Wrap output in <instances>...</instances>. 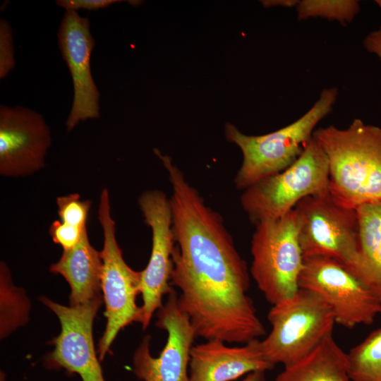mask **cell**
<instances>
[{"instance_id": "cell-1", "label": "cell", "mask_w": 381, "mask_h": 381, "mask_svg": "<svg viewBox=\"0 0 381 381\" xmlns=\"http://www.w3.org/2000/svg\"><path fill=\"white\" fill-rule=\"evenodd\" d=\"M172 187L176 244L170 284L197 337L246 344L266 334L248 295L250 277L220 214L208 207L168 155L159 157Z\"/></svg>"}, {"instance_id": "cell-2", "label": "cell", "mask_w": 381, "mask_h": 381, "mask_svg": "<svg viewBox=\"0 0 381 381\" xmlns=\"http://www.w3.org/2000/svg\"><path fill=\"white\" fill-rule=\"evenodd\" d=\"M313 137L325 152L329 190L342 205L356 209L381 202V128L354 119L344 129L315 130Z\"/></svg>"}, {"instance_id": "cell-3", "label": "cell", "mask_w": 381, "mask_h": 381, "mask_svg": "<svg viewBox=\"0 0 381 381\" xmlns=\"http://www.w3.org/2000/svg\"><path fill=\"white\" fill-rule=\"evenodd\" d=\"M337 96L336 87L324 88L318 100L301 118L262 135H245L227 123L226 138L239 147L243 154V162L234 179L236 187L245 190L292 165L312 138L316 126L332 111Z\"/></svg>"}, {"instance_id": "cell-4", "label": "cell", "mask_w": 381, "mask_h": 381, "mask_svg": "<svg viewBox=\"0 0 381 381\" xmlns=\"http://www.w3.org/2000/svg\"><path fill=\"white\" fill-rule=\"evenodd\" d=\"M294 210L303 258L332 259L358 278L360 246L356 210L338 202L329 189L304 198Z\"/></svg>"}, {"instance_id": "cell-5", "label": "cell", "mask_w": 381, "mask_h": 381, "mask_svg": "<svg viewBox=\"0 0 381 381\" xmlns=\"http://www.w3.org/2000/svg\"><path fill=\"white\" fill-rule=\"evenodd\" d=\"M272 326L261 341L267 360L284 367L301 360L332 334L336 324L330 307L317 294L299 289L291 298L272 306Z\"/></svg>"}, {"instance_id": "cell-6", "label": "cell", "mask_w": 381, "mask_h": 381, "mask_svg": "<svg viewBox=\"0 0 381 381\" xmlns=\"http://www.w3.org/2000/svg\"><path fill=\"white\" fill-rule=\"evenodd\" d=\"M250 252V273L267 302L274 306L296 293L304 258L294 210L258 222Z\"/></svg>"}, {"instance_id": "cell-7", "label": "cell", "mask_w": 381, "mask_h": 381, "mask_svg": "<svg viewBox=\"0 0 381 381\" xmlns=\"http://www.w3.org/2000/svg\"><path fill=\"white\" fill-rule=\"evenodd\" d=\"M328 189L327 157L312 137L292 165L245 189L241 195V204L250 221L256 224L262 220L282 217L304 198Z\"/></svg>"}, {"instance_id": "cell-8", "label": "cell", "mask_w": 381, "mask_h": 381, "mask_svg": "<svg viewBox=\"0 0 381 381\" xmlns=\"http://www.w3.org/2000/svg\"><path fill=\"white\" fill-rule=\"evenodd\" d=\"M98 219L104 235L101 252L102 271L101 289L105 303L107 325L97 353L102 361L109 352L119 331L133 322H140V306L135 302L140 294L141 271L131 269L125 262L116 237V223L112 219L109 192L104 188L100 194Z\"/></svg>"}, {"instance_id": "cell-9", "label": "cell", "mask_w": 381, "mask_h": 381, "mask_svg": "<svg viewBox=\"0 0 381 381\" xmlns=\"http://www.w3.org/2000/svg\"><path fill=\"white\" fill-rule=\"evenodd\" d=\"M299 289L320 296L332 309L336 324L351 329L369 325L381 315V301L346 267L323 257L304 258Z\"/></svg>"}, {"instance_id": "cell-10", "label": "cell", "mask_w": 381, "mask_h": 381, "mask_svg": "<svg viewBox=\"0 0 381 381\" xmlns=\"http://www.w3.org/2000/svg\"><path fill=\"white\" fill-rule=\"evenodd\" d=\"M138 204L152 234L151 254L146 267L141 271L140 285L143 296L140 323L145 330L154 313L163 306V297L174 289L170 281L176 239L170 199L162 191L143 192Z\"/></svg>"}, {"instance_id": "cell-11", "label": "cell", "mask_w": 381, "mask_h": 381, "mask_svg": "<svg viewBox=\"0 0 381 381\" xmlns=\"http://www.w3.org/2000/svg\"><path fill=\"white\" fill-rule=\"evenodd\" d=\"M174 289L157 311L155 326L167 333L159 356L150 352L151 337L146 335L133 356V370L142 381H189L190 350L197 337L188 317L178 306Z\"/></svg>"}, {"instance_id": "cell-12", "label": "cell", "mask_w": 381, "mask_h": 381, "mask_svg": "<svg viewBox=\"0 0 381 381\" xmlns=\"http://www.w3.org/2000/svg\"><path fill=\"white\" fill-rule=\"evenodd\" d=\"M40 300L56 315L61 324L60 334L52 341L54 350L44 358L45 366L77 373L83 381H105L92 335L102 296L78 306H64L44 296Z\"/></svg>"}, {"instance_id": "cell-13", "label": "cell", "mask_w": 381, "mask_h": 381, "mask_svg": "<svg viewBox=\"0 0 381 381\" xmlns=\"http://www.w3.org/2000/svg\"><path fill=\"white\" fill-rule=\"evenodd\" d=\"M52 144L43 116L23 106H0V174L31 175L44 167Z\"/></svg>"}, {"instance_id": "cell-14", "label": "cell", "mask_w": 381, "mask_h": 381, "mask_svg": "<svg viewBox=\"0 0 381 381\" xmlns=\"http://www.w3.org/2000/svg\"><path fill=\"white\" fill-rule=\"evenodd\" d=\"M58 44L73 81V100L66 121L68 131L80 121L99 117L100 94L90 69L95 40L87 18L65 11L57 32Z\"/></svg>"}, {"instance_id": "cell-15", "label": "cell", "mask_w": 381, "mask_h": 381, "mask_svg": "<svg viewBox=\"0 0 381 381\" xmlns=\"http://www.w3.org/2000/svg\"><path fill=\"white\" fill-rule=\"evenodd\" d=\"M274 366L265 358L260 339L241 346H230L218 339L206 340L190 350L189 381H234Z\"/></svg>"}, {"instance_id": "cell-16", "label": "cell", "mask_w": 381, "mask_h": 381, "mask_svg": "<svg viewBox=\"0 0 381 381\" xmlns=\"http://www.w3.org/2000/svg\"><path fill=\"white\" fill-rule=\"evenodd\" d=\"M50 272L61 274L71 288L70 306L85 305L101 296L102 259L101 252L90 243L87 227L73 248L63 250Z\"/></svg>"}, {"instance_id": "cell-17", "label": "cell", "mask_w": 381, "mask_h": 381, "mask_svg": "<svg viewBox=\"0 0 381 381\" xmlns=\"http://www.w3.org/2000/svg\"><path fill=\"white\" fill-rule=\"evenodd\" d=\"M274 381H351L346 353L330 334L307 356L285 366Z\"/></svg>"}, {"instance_id": "cell-18", "label": "cell", "mask_w": 381, "mask_h": 381, "mask_svg": "<svg viewBox=\"0 0 381 381\" xmlns=\"http://www.w3.org/2000/svg\"><path fill=\"white\" fill-rule=\"evenodd\" d=\"M359 226L358 279L381 301V202L356 209Z\"/></svg>"}, {"instance_id": "cell-19", "label": "cell", "mask_w": 381, "mask_h": 381, "mask_svg": "<svg viewBox=\"0 0 381 381\" xmlns=\"http://www.w3.org/2000/svg\"><path fill=\"white\" fill-rule=\"evenodd\" d=\"M351 381H381V328L346 353Z\"/></svg>"}, {"instance_id": "cell-20", "label": "cell", "mask_w": 381, "mask_h": 381, "mask_svg": "<svg viewBox=\"0 0 381 381\" xmlns=\"http://www.w3.org/2000/svg\"><path fill=\"white\" fill-rule=\"evenodd\" d=\"M0 287L1 337L4 338L27 322L30 303L23 289L13 285L4 262L0 265Z\"/></svg>"}, {"instance_id": "cell-21", "label": "cell", "mask_w": 381, "mask_h": 381, "mask_svg": "<svg viewBox=\"0 0 381 381\" xmlns=\"http://www.w3.org/2000/svg\"><path fill=\"white\" fill-rule=\"evenodd\" d=\"M296 8L298 20L321 18L343 26L351 23L361 11L357 0H302Z\"/></svg>"}, {"instance_id": "cell-22", "label": "cell", "mask_w": 381, "mask_h": 381, "mask_svg": "<svg viewBox=\"0 0 381 381\" xmlns=\"http://www.w3.org/2000/svg\"><path fill=\"white\" fill-rule=\"evenodd\" d=\"M58 214L63 223L83 228L91 205L90 200H80V195L72 193L56 198Z\"/></svg>"}, {"instance_id": "cell-23", "label": "cell", "mask_w": 381, "mask_h": 381, "mask_svg": "<svg viewBox=\"0 0 381 381\" xmlns=\"http://www.w3.org/2000/svg\"><path fill=\"white\" fill-rule=\"evenodd\" d=\"M16 66L13 30L4 18L0 20V79L5 78Z\"/></svg>"}, {"instance_id": "cell-24", "label": "cell", "mask_w": 381, "mask_h": 381, "mask_svg": "<svg viewBox=\"0 0 381 381\" xmlns=\"http://www.w3.org/2000/svg\"><path fill=\"white\" fill-rule=\"evenodd\" d=\"M86 227L80 228L56 220L51 224L49 232L52 241L66 250L76 246Z\"/></svg>"}, {"instance_id": "cell-25", "label": "cell", "mask_w": 381, "mask_h": 381, "mask_svg": "<svg viewBox=\"0 0 381 381\" xmlns=\"http://www.w3.org/2000/svg\"><path fill=\"white\" fill-rule=\"evenodd\" d=\"M121 1L118 0H57L56 4L65 11H77L80 9L97 11Z\"/></svg>"}, {"instance_id": "cell-26", "label": "cell", "mask_w": 381, "mask_h": 381, "mask_svg": "<svg viewBox=\"0 0 381 381\" xmlns=\"http://www.w3.org/2000/svg\"><path fill=\"white\" fill-rule=\"evenodd\" d=\"M363 45L367 52L376 55L381 61V26L364 37Z\"/></svg>"}, {"instance_id": "cell-27", "label": "cell", "mask_w": 381, "mask_h": 381, "mask_svg": "<svg viewBox=\"0 0 381 381\" xmlns=\"http://www.w3.org/2000/svg\"><path fill=\"white\" fill-rule=\"evenodd\" d=\"M264 6L268 8L271 6H282L284 8L296 7L299 0H270L262 1Z\"/></svg>"}, {"instance_id": "cell-28", "label": "cell", "mask_w": 381, "mask_h": 381, "mask_svg": "<svg viewBox=\"0 0 381 381\" xmlns=\"http://www.w3.org/2000/svg\"><path fill=\"white\" fill-rule=\"evenodd\" d=\"M265 372L256 371L248 374L241 381H264Z\"/></svg>"}, {"instance_id": "cell-29", "label": "cell", "mask_w": 381, "mask_h": 381, "mask_svg": "<svg viewBox=\"0 0 381 381\" xmlns=\"http://www.w3.org/2000/svg\"><path fill=\"white\" fill-rule=\"evenodd\" d=\"M375 2L380 7V8L381 10V0H375Z\"/></svg>"}]
</instances>
